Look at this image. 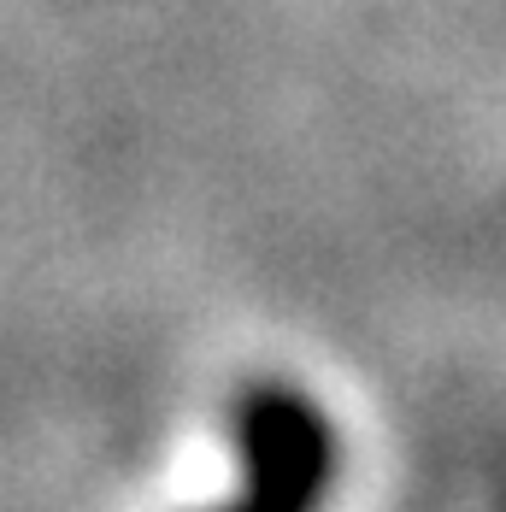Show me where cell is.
I'll return each instance as SVG.
<instances>
[{"label":"cell","instance_id":"cell-1","mask_svg":"<svg viewBox=\"0 0 506 512\" xmlns=\"http://www.w3.org/2000/svg\"><path fill=\"white\" fill-rule=\"evenodd\" d=\"M248 495L230 512H318L336 477V436L301 389L259 383L236 412Z\"/></svg>","mask_w":506,"mask_h":512}]
</instances>
